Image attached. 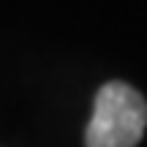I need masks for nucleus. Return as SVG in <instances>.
I'll return each mask as SVG.
<instances>
[{"instance_id":"nucleus-1","label":"nucleus","mask_w":147,"mask_h":147,"mask_svg":"<svg viewBox=\"0 0 147 147\" xmlns=\"http://www.w3.org/2000/svg\"><path fill=\"white\" fill-rule=\"evenodd\" d=\"M147 128V101L125 82H106L95 93L84 144L87 147H134Z\"/></svg>"}]
</instances>
